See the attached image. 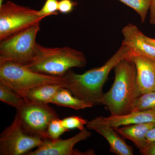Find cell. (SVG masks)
Instances as JSON below:
<instances>
[{"label":"cell","mask_w":155,"mask_h":155,"mask_svg":"<svg viewBox=\"0 0 155 155\" xmlns=\"http://www.w3.org/2000/svg\"><path fill=\"white\" fill-rule=\"evenodd\" d=\"M16 110V114L22 126L28 133L44 140L49 139L47 134L48 126L52 119L58 118V116L48 104L25 100L23 105Z\"/></svg>","instance_id":"cell-7"},{"label":"cell","mask_w":155,"mask_h":155,"mask_svg":"<svg viewBox=\"0 0 155 155\" xmlns=\"http://www.w3.org/2000/svg\"><path fill=\"white\" fill-rule=\"evenodd\" d=\"M40 30V23H37L1 41L0 61H12L25 66L30 64L36 54V38Z\"/></svg>","instance_id":"cell-5"},{"label":"cell","mask_w":155,"mask_h":155,"mask_svg":"<svg viewBox=\"0 0 155 155\" xmlns=\"http://www.w3.org/2000/svg\"><path fill=\"white\" fill-rule=\"evenodd\" d=\"M45 18L39 15L38 11L7 2L0 7V41L40 23Z\"/></svg>","instance_id":"cell-6"},{"label":"cell","mask_w":155,"mask_h":155,"mask_svg":"<svg viewBox=\"0 0 155 155\" xmlns=\"http://www.w3.org/2000/svg\"><path fill=\"white\" fill-rule=\"evenodd\" d=\"M0 83L23 97L31 90L44 84L66 85L63 77L35 72L27 67L9 61H0Z\"/></svg>","instance_id":"cell-4"},{"label":"cell","mask_w":155,"mask_h":155,"mask_svg":"<svg viewBox=\"0 0 155 155\" xmlns=\"http://www.w3.org/2000/svg\"><path fill=\"white\" fill-rule=\"evenodd\" d=\"M86 126L105 138L110 145V152L117 155H134L133 148L126 143L114 127L101 121L98 117L88 121Z\"/></svg>","instance_id":"cell-11"},{"label":"cell","mask_w":155,"mask_h":155,"mask_svg":"<svg viewBox=\"0 0 155 155\" xmlns=\"http://www.w3.org/2000/svg\"><path fill=\"white\" fill-rule=\"evenodd\" d=\"M40 137L28 133L15 115L11 125L0 134V155H25L43 142Z\"/></svg>","instance_id":"cell-8"},{"label":"cell","mask_w":155,"mask_h":155,"mask_svg":"<svg viewBox=\"0 0 155 155\" xmlns=\"http://www.w3.org/2000/svg\"><path fill=\"white\" fill-rule=\"evenodd\" d=\"M146 139L148 144L155 141V126L150 128L147 132Z\"/></svg>","instance_id":"cell-26"},{"label":"cell","mask_w":155,"mask_h":155,"mask_svg":"<svg viewBox=\"0 0 155 155\" xmlns=\"http://www.w3.org/2000/svg\"><path fill=\"white\" fill-rule=\"evenodd\" d=\"M0 100L16 109L22 106L25 100L11 89L0 83Z\"/></svg>","instance_id":"cell-17"},{"label":"cell","mask_w":155,"mask_h":155,"mask_svg":"<svg viewBox=\"0 0 155 155\" xmlns=\"http://www.w3.org/2000/svg\"><path fill=\"white\" fill-rule=\"evenodd\" d=\"M86 64V57L80 51L67 46L45 47L38 43L34 59L25 67L39 73L63 77L71 68H83Z\"/></svg>","instance_id":"cell-3"},{"label":"cell","mask_w":155,"mask_h":155,"mask_svg":"<svg viewBox=\"0 0 155 155\" xmlns=\"http://www.w3.org/2000/svg\"><path fill=\"white\" fill-rule=\"evenodd\" d=\"M63 87H66V85L57 84H44L32 89L25 93L23 97L28 101L48 104L59 90Z\"/></svg>","instance_id":"cell-16"},{"label":"cell","mask_w":155,"mask_h":155,"mask_svg":"<svg viewBox=\"0 0 155 155\" xmlns=\"http://www.w3.org/2000/svg\"><path fill=\"white\" fill-rule=\"evenodd\" d=\"M133 110L155 111V91L140 95L136 101Z\"/></svg>","instance_id":"cell-18"},{"label":"cell","mask_w":155,"mask_h":155,"mask_svg":"<svg viewBox=\"0 0 155 155\" xmlns=\"http://www.w3.org/2000/svg\"><path fill=\"white\" fill-rule=\"evenodd\" d=\"M77 3L72 0H60L58 3V12L63 14L72 12Z\"/></svg>","instance_id":"cell-23"},{"label":"cell","mask_w":155,"mask_h":155,"mask_svg":"<svg viewBox=\"0 0 155 155\" xmlns=\"http://www.w3.org/2000/svg\"><path fill=\"white\" fill-rule=\"evenodd\" d=\"M145 38L147 41L149 43L155 47V38H151L149 37L146 36V35Z\"/></svg>","instance_id":"cell-27"},{"label":"cell","mask_w":155,"mask_h":155,"mask_svg":"<svg viewBox=\"0 0 155 155\" xmlns=\"http://www.w3.org/2000/svg\"><path fill=\"white\" fill-rule=\"evenodd\" d=\"M59 0H46L42 8L38 11V14L42 17H47L51 15L58 14Z\"/></svg>","instance_id":"cell-22"},{"label":"cell","mask_w":155,"mask_h":155,"mask_svg":"<svg viewBox=\"0 0 155 155\" xmlns=\"http://www.w3.org/2000/svg\"><path fill=\"white\" fill-rule=\"evenodd\" d=\"M102 122L113 127L140 124L155 123V111L133 110L121 116H110L108 117L98 116Z\"/></svg>","instance_id":"cell-13"},{"label":"cell","mask_w":155,"mask_h":155,"mask_svg":"<svg viewBox=\"0 0 155 155\" xmlns=\"http://www.w3.org/2000/svg\"><path fill=\"white\" fill-rule=\"evenodd\" d=\"M51 103L75 110H82L94 106L93 103L81 99L73 95L69 90L62 87L53 98Z\"/></svg>","instance_id":"cell-15"},{"label":"cell","mask_w":155,"mask_h":155,"mask_svg":"<svg viewBox=\"0 0 155 155\" xmlns=\"http://www.w3.org/2000/svg\"><path fill=\"white\" fill-rule=\"evenodd\" d=\"M69 131L64 127L62 121L59 118L52 119L48 126L47 134L49 139L57 140L67 131Z\"/></svg>","instance_id":"cell-20"},{"label":"cell","mask_w":155,"mask_h":155,"mask_svg":"<svg viewBox=\"0 0 155 155\" xmlns=\"http://www.w3.org/2000/svg\"><path fill=\"white\" fill-rule=\"evenodd\" d=\"M113 85L104 93L101 104L113 116H121L134 110L137 100L141 95L137 83L135 64L125 58L114 68Z\"/></svg>","instance_id":"cell-2"},{"label":"cell","mask_w":155,"mask_h":155,"mask_svg":"<svg viewBox=\"0 0 155 155\" xmlns=\"http://www.w3.org/2000/svg\"><path fill=\"white\" fill-rule=\"evenodd\" d=\"M91 135V132L84 127L76 135L67 139L45 140L35 150L31 151L25 155H95L93 150L84 153L74 149L78 143L87 139Z\"/></svg>","instance_id":"cell-9"},{"label":"cell","mask_w":155,"mask_h":155,"mask_svg":"<svg viewBox=\"0 0 155 155\" xmlns=\"http://www.w3.org/2000/svg\"><path fill=\"white\" fill-rule=\"evenodd\" d=\"M154 126L155 123L150 122L114 128L122 137L132 141L140 150L148 144L146 135L147 131Z\"/></svg>","instance_id":"cell-14"},{"label":"cell","mask_w":155,"mask_h":155,"mask_svg":"<svg viewBox=\"0 0 155 155\" xmlns=\"http://www.w3.org/2000/svg\"><path fill=\"white\" fill-rule=\"evenodd\" d=\"M130 49L122 44L119 49L103 66L77 74L69 70L63 76L66 83L65 88L81 99L101 104L104 93L103 89L108 75L120 61L126 58Z\"/></svg>","instance_id":"cell-1"},{"label":"cell","mask_w":155,"mask_h":155,"mask_svg":"<svg viewBox=\"0 0 155 155\" xmlns=\"http://www.w3.org/2000/svg\"><path fill=\"white\" fill-rule=\"evenodd\" d=\"M62 124L68 130L78 129L80 130L84 128V125H87L88 121L79 116H71L66 117L61 120Z\"/></svg>","instance_id":"cell-21"},{"label":"cell","mask_w":155,"mask_h":155,"mask_svg":"<svg viewBox=\"0 0 155 155\" xmlns=\"http://www.w3.org/2000/svg\"><path fill=\"white\" fill-rule=\"evenodd\" d=\"M137 13L142 22H144L149 10L150 0H119Z\"/></svg>","instance_id":"cell-19"},{"label":"cell","mask_w":155,"mask_h":155,"mask_svg":"<svg viewBox=\"0 0 155 155\" xmlns=\"http://www.w3.org/2000/svg\"><path fill=\"white\" fill-rule=\"evenodd\" d=\"M150 23L151 25L155 24V0H150L149 6Z\"/></svg>","instance_id":"cell-25"},{"label":"cell","mask_w":155,"mask_h":155,"mask_svg":"<svg viewBox=\"0 0 155 155\" xmlns=\"http://www.w3.org/2000/svg\"><path fill=\"white\" fill-rule=\"evenodd\" d=\"M126 58L135 64L141 94L155 91V61L129 51Z\"/></svg>","instance_id":"cell-10"},{"label":"cell","mask_w":155,"mask_h":155,"mask_svg":"<svg viewBox=\"0 0 155 155\" xmlns=\"http://www.w3.org/2000/svg\"><path fill=\"white\" fill-rule=\"evenodd\" d=\"M6 1V0H0V7L1 6H2L3 5V2H4V1Z\"/></svg>","instance_id":"cell-28"},{"label":"cell","mask_w":155,"mask_h":155,"mask_svg":"<svg viewBox=\"0 0 155 155\" xmlns=\"http://www.w3.org/2000/svg\"><path fill=\"white\" fill-rule=\"evenodd\" d=\"M122 44L127 46L131 52L141 55L155 61V47L149 43L137 26L129 23L122 29Z\"/></svg>","instance_id":"cell-12"},{"label":"cell","mask_w":155,"mask_h":155,"mask_svg":"<svg viewBox=\"0 0 155 155\" xmlns=\"http://www.w3.org/2000/svg\"><path fill=\"white\" fill-rule=\"evenodd\" d=\"M143 155H155V141L148 143L146 146L140 150Z\"/></svg>","instance_id":"cell-24"}]
</instances>
